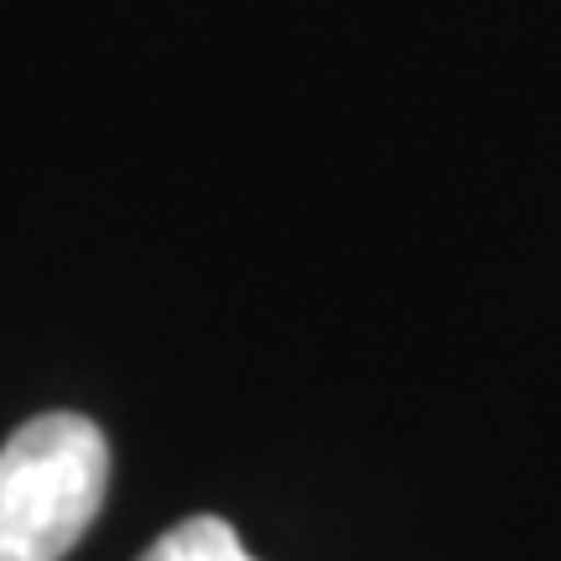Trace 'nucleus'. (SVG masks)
Masks as SVG:
<instances>
[{
	"mask_svg": "<svg viewBox=\"0 0 561 561\" xmlns=\"http://www.w3.org/2000/svg\"><path fill=\"white\" fill-rule=\"evenodd\" d=\"M110 489V442L79 411H47L0 447V561H62Z\"/></svg>",
	"mask_w": 561,
	"mask_h": 561,
	"instance_id": "obj_1",
	"label": "nucleus"
},
{
	"mask_svg": "<svg viewBox=\"0 0 561 561\" xmlns=\"http://www.w3.org/2000/svg\"><path fill=\"white\" fill-rule=\"evenodd\" d=\"M136 561H255L234 536V525H224L219 515H193V520L172 525L167 536L146 546Z\"/></svg>",
	"mask_w": 561,
	"mask_h": 561,
	"instance_id": "obj_2",
	"label": "nucleus"
}]
</instances>
